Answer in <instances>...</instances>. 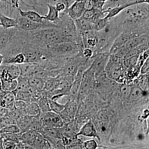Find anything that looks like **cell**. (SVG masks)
I'll use <instances>...</instances> for the list:
<instances>
[{"label": "cell", "mask_w": 149, "mask_h": 149, "mask_svg": "<svg viewBox=\"0 0 149 149\" xmlns=\"http://www.w3.org/2000/svg\"><path fill=\"white\" fill-rule=\"evenodd\" d=\"M124 17L120 13L109 19L103 29L97 32V47L94 55L100 53L109 52L113 42L122 32V24Z\"/></svg>", "instance_id": "obj_1"}, {"label": "cell", "mask_w": 149, "mask_h": 149, "mask_svg": "<svg viewBox=\"0 0 149 149\" xmlns=\"http://www.w3.org/2000/svg\"><path fill=\"white\" fill-rule=\"evenodd\" d=\"M83 49L72 42H65L47 46V58L68 57L83 52Z\"/></svg>", "instance_id": "obj_2"}, {"label": "cell", "mask_w": 149, "mask_h": 149, "mask_svg": "<svg viewBox=\"0 0 149 149\" xmlns=\"http://www.w3.org/2000/svg\"><path fill=\"white\" fill-rule=\"evenodd\" d=\"M126 71L123 59L118 58L113 55L110 54L105 68V72L108 78L113 81L121 82L124 79Z\"/></svg>", "instance_id": "obj_3"}, {"label": "cell", "mask_w": 149, "mask_h": 149, "mask_svg": "<svg viewBox=\"0 0 149 149\" xmlns=\"http://www.w3.org/2000/svg\"><path fill=\"white\" fill-rule=\"evenodd\" d=\"M16 28L24 31H33L43 28L56 27L54 23L44 20L42 23H38L22 16L19 14L16 17Z\"/></svg>", "instance_id": "obj_4"}, {"label": "cell", "mask_w": 149, "mask_h": 149, "mask_svg": "<svg viewBox=\"0 0 149 149\" xmlns=\"http://www.w3.org/2000/svg\"><path fill=\"white\" fill-rule=\"evenodd\" d=\"M109 55V52L100 53L92 57L93 61L90 68L95 73V78L105 73Z\"/></svg>", "instance_id": "obj_5"}, {"label": "cell", "mask_w": 149, "mask_h": 149, "mask_svg": "<svg viewBox=\"0 0 149 149\" xmlns=\"http://www.w3.org/2000/svg\"><path fill=\"white\" fill-rule=\"evenodd\" d=\"M39 119L42 124L43 128H61L64 125V122L59 115L52 111L42 113Z\"/></svg>", "instance_id": "obj_6"}, {"label": "cell", "mask_w": 149, "mask_h": 149, "mask_svg": "<svg viewBox=\"0 0 149 149\" xmlns=\"http://www.w3.org/2000/svg\"><path fill=\"white\" fill-rule=\"evenodd\" d=\"M65 104L64 109L58 113L63 120L64 124L72 122L74 120L78 109V104L76 101H70Z\"/></svg>", "instance_id": "obj_7"}, {"label": "cell", "mask_w": 149, "mask_h": 149, "mask_svg": "<svg viewBox=\"0 0 149 149\" xmlns=\"http://www.w3.org/2000/svg\"><path fill=\"white\" fill-rule=\"evenodd\" d=\"M56 77L58 80V85L57 89L63 95H67L74 82L75 77L58 75Z\"/></svg>", "instance_id": "obj_8"}, {"label": "cell", "mask_w": 149, "mask_h": 149, "mask_svg": "<svg viewBox=\"0 0 149 149\" xmlns=\"http://www.w3.org/2000/svg\"><path fill=\"white\" fill-rule=\"evenodd\" d=\"M81 34L84 48H90L93 50L94 52L97 47V31L89 30Z\"/></svg>", "instance_id": "obj_9"}, {"label": "cell", "mask_w": 149, "mask_h": 149, "mask_svg": "<svg viewBox=\"0 0 149 149\" xmlns=\"http://www.w3.org/2000/svg\"><path fill=\"white\" fill-rule=\"evenodd\" d=\"M83 136L87 137L97 138L100 141V138L97 133L95 126L93 121L89 120L82 126L78 133H77V137Z\"/></svg>", "instance_id": "obj_10"}, {"label": "cell", "mask_w": 149, "mask_h": 149, "mask_svg": "<svg viewBox=\"0 0 149 149\" xmlns=\"http://www.w3.org/2000/svg\"><path fill=\"white\" fill-rule=\"evenodd\" d=\"M15 96L11 92L3 91L0 93V106L9 110L15 108Z\"/></svg>", "instance_id": "obj_11"}, {"label": "cell", "mask_w": 149, "mask_h": 149, "mask_svg": "<svg viewBox=\"0 0 149 149\" xmlns=\"http://www.w3.org/2000/svg\"><path fill=\"white\" fill-rule=\"evenodd\" d=\"M136 37H137L131 32H122L115 40L109 53H111L116 49L124 46L128 41Z\"/></svg>", "instance_id": "obj_12"}, {"label": "cell", "mask_w": 149, "mask_h": 149, "mask_svg": "<svg viewBox=\"0 0 149 149\" xmlns=\"http://www.w3.org/2000/svg\"><path fill=\"white\" fill-rule=\"evenodd\" d=\"M85 10L83 2L74 1L65 10L69 16L74 20L83 16Z\"/></svg>", "instance_id": "obj_13"}, {"label": "cell", "mask_w": 149, "mask_h": 149, "mask_svg": "<svg viewBox=\"0 0 149 149\" xmlns=\"http://www.w3.org/2000/svg\"><path fill=\"white\" fill-rule=\"evenodd\" d=\"M16 28L4 29L0 27V52L4 49L13 37Z\"/></svg>", "instance_id": "obj_14"}, {"label": "cell", "mask_w": 149, "mask_h": 149, "mask_svg": "<svg viewBox=\"0 0 149 149\" xmlns=\"http://www.w3.org/2000/svg\"><path fill=\"white\" fill-rule=\"evenodd\" d=\"M38 133L31 130H28L23 133H17L19 142L28 145L32 147L33 148L32 146L33 144Z\"/></svg>", "instance_id": "obj_15"}, {"label": "cell", "mask_w": 149, "mask_h": 149, "mask_svg": "<svg viewBox=\"0 0 149 149\" xmlns=\"http://www.w3.org/2000/svg\"><path fill=\"white\" fill-rule=\"evenodd\" d=\"M93 122L95 126L97 133L99 136V135L101 134L102 136L107 137L109 135L111 129V125L107 121L98 119L96 120L95 122Z\"/></svg>", "instance_id": "obj_16"}, {"label": "cell", "mask_w": 149, "mask_h": 149, "mask_svg": "<svg viewBox=\"0 0 149 149\" xmlns=\"http://www.w3.org/2000/svg\"><path fill=\"white\" fill-rule=\"evenodd\" d=\"M24 112L25 114L39 119L42 114L39 105L36 102H30L26 103Z\"/></svg>", "instance_id": "obj_17"}, {"label": "cell", "mask_w": 149, "mask_h": 149, "mask_svg": "<svg viewBox=\"0 0 149 149\" xmlns=\"http://www.w3.org/2000/svg\"><path fill=\"white\" fill-rule=\"evenodd\" d=\"M77 31L80 34L92 30V21L83 17L74 20Z\"/></svg>", "instance_id": "obj_18"}, {"label": "cell", "mask_w": 149, "mask_h": 149, "mask_svg": "<svg viewBox=\"0 0 149 149\" xmlns=\"http://www.w3.org/2000/svg\"><path fill=\"white\" fill-rule=\"evenodd\" d=\"M45 5L48 7L49 11L47 14L42 16V18L46 21L56 23L59 19V13L56 9L55 6L48 3Z\"/></svg>", "instance_id": "obj_19"}, {"label": "cell", "mask_w": 149, "mask_h": 149, "mask_svg": "<svg viewBox=\"0 0 149 149\" xmlns=\"http://www.w3.org/2000/svg\"><path fill=\"white\" fill-rule=\"evenodd\" d=\"M107 13H104L103 10L93 7L91 9L85 10L82 17L87 19L92 20L95 19L105 17Z\"/></svg>", "instance_id": "obj_20"}, {"label": "cell", "mask_w": 149, "mask_h": 149, "mask_svg": "<svg viewBox=\"0 0 149 149\" xmlns=\"http://www.w3.org/2000/svg\"><path fill=\"white\" fill-rule=\"evenodd\" d=\"M35 117L24 115L16 120L17 125L20 129V133H23L29 130V127Z\"/></svg>", "instance_id": "obj_21"}, {"label": "cell", "mask_w": 149, "mask_h": 149, "mask_svg": "<svg viewBox=\"0 0 149 149\" xmlns=\"http://www.w3.org/2000/svg\"><path fill=\"white\" fill-rule=\"evenodd\" d=\"M18 10L20 15L29 19L32 21L38 23H42L44 21L40 13L35 11H23L19 8H18Z\"/></svg>", "instance_id": "obj_22"}, {"label": "cell", "mask_w": 149, "mask_h": 149, "mask_svg": "<svg viewBox=\"0 0 149 149\" xmlns=\"http://www.w3.org/2000/svg\"><path fill=\"white\" fill-rule=\"evenodd\" d=\"M37 63H24L17 64L20 70V75L23 77H29L32 76Z\"/></svg>", "instance_id": "obj_23"}, {"label": "cell", "mask_w": 149, "mask_h": 149, "mask_svg": "<svg viewBox=\"0 0 149 149\" xmlns=\"http://www.w3.org/2000/svg\"><path fill=\"white\" fill-rule=\"evenodd\" d=\"M32 147L33 149H52L47 139L40 133H38Z\"/></svg>", "instance_id": "obj_24"}, {"label": "cell", "mask_w": 149, "mask_h": 149, "mask_svg": "<svg viewBox=\"0 0 149 149\" xmlns=\"http://www.w3.org/2000/svg\"><path fill=\"white\" fill-rule=\"evenodd\" d=\"M44 136L45 137L61 139L63 137V131L62 128H57L54 127L44 128Z\"/></svg>", "instance_id": "obj_25"}, {"label": "cell", "mask_w": 149, "mask_h": 149, "mask_svg": "<svg viewBox=\"0 0 149 149\" xmlns=\"http://www.w3.org/2000/svg\"><path fill=\"white\" fill-rule=\"evenodd\" d=\"M136 0H107L104 3L103 10H105L113 8L115 7L127 4L134 2Z\"/></svg>", "instance_id": "obj_26"}, {"label": "cell", "mask_w": 149, "mask_h": 149, "mask_svg": "<svg viewBox=\"0 0 149 149\" xmlns=\"http://www.w3.org/2000/svg\"><path fill=\"white\" fill-rule=\"evenodd\" d=\"M28 78L30 87L39 91L42 90L47 79L36 76H30Z\"/></svg>", "instance_id": "obj_27"}, {"label": "cell", "mask_w": 149, "mask_h": 149, "mask_svg": "<svg viewBox=\"0 0 149 149\" xmlns=\"http://www.w3.org/2000/svg\"><path fill=\"white\" fill-rule=\"evenodd\" d=\"M0 22L2 27L4 29L16 27L17 22L15 19L9 17L1 13H0Z\"/></svg>", "instance_id": "obj_28"}, {"label": "cell", "mask_w": 149, "mask_h": 149, "mask_svg": "<svg viewBox=\"0 0 149 149\" xmlns=\"http://www.w3.org/2000/svg\"><path fill=\"white\" fill-rule=\"evenodd\" d=\"M145 92L139 86H132L128 100L132 102L138 101L143 97Z\"/></svg>", "instance_id": "obj_29"}, {"label": "cell", "mask_w": 149, "mask_h": 149, "mask_svg": "<svg viewBox=\"0 0 149 149\" xmlns=\"http://www.w3.org/2000/svg\"><path fill=\"white\" fill-rule=\"evenodd\" d=\"M58 80L57 77H49L46 80L42 89L44 93H49L57 88Z\"/></svg>", "instance_id": "obj_30"}, {"label": "cell", "mask_w": 149, "mask_h": 149, "mask_svg": "<svg viewBox=\"0 0 149 149\" xmlns=\"http://www.w3.org/2000/svg\"><path fill=\"white\" fill-rule=\"evenodd\" d=\"M17 85L16 89L13 91H27L29 87L28 77H23L21 75L17 79Z\"/></svg>", "instance_id": "obj_31"}, {"label": "cell", "mask_w": 149, "mask_h": 149, "mask_svg": "<svg viewBox=\"0 0 149 149\" xmlns=\"http://www.w3.org/2000/svg\"><path fill=\"white\" fill-rule=\"evenodd\" d=\"M109 19L104 17L92 20V30L97 32L102 30L106 25Z\"/></svg>", "instance_id": "obj_32"}, {"label": "cell", "mask_w": 149, "mask_h": 149, "mask_svg": "<svg viewBox=\"0 0 149 149\" xmlns=\"http://www.w3.org/2000/svg\"><path fill=\"white\" fill-rule=\"evenodd\" d=\"M42 113L51 111L50 107L49 100L45 95L41 97L37 102Z\"/></svg>", "instance_id": "obj_33"}, {"label": "cell", "mask_w": 149, "mask_h": 149, "mask_svg": "<svg viewBox=\"0 0 149 149\" xmlns=\"http://www.w3.org/2000/svg\"><path fill=\"white\" fill-rule=\"evenodd\" d=\"M15 96V100H20L26 103L32 102L31 96L29 92L27 91H13Z\"/></svg>", "instance_id": "obj_34"}, {"label": "cell", "mask_w": 149, "mask_h": 149, "mask_svg": "<svg viewBox=\"0 0 149 149\" xmlns=\"http://www.w3.org/2000/svg\"><path fill=\"white\" fill-rule=\"evenodd\" d=\"M29 130L35 131L44 136V128L42 123L38 118H35L29 127Z\"/></svg>", "instance_id": "obj_35"}, {"label": "cell", "mask_w": 149, "mask_h": 149, "mask_svg": "<svg viewBox=\"0 0 149 149\" xmlns=\"http://www.w3.org/2000/svg\"><path fill=\"white\" fill-rule=\"evenodd\" d=\"M49 100L50 107L51 111L55 112L57 113H59L64 109L65 104L60 103L58 101H56Z\"/></svg>", "instance_id": "obj_36"}, {"label": "cell", "mask_w": 149, "mask_h": 149, "mask_svg": "<svg viewBox=\"0 0 149 149\" xmlns=\"http://www.w3.org/2000/svg\"><path fill=\"white\" fill-rule=\"evenodd\" d=\"M139 55L134 56L123 60V63L127 69L133 68L137 66Z\"/></svg>", "instance_id": "obj_37"}, {"label": "cell", "mask_w": 149, "mask_h": 149, "mask_svg": "<svg viewBox=\"0 0 149 149\" xmlns=\"http://www.w3.org/2000/svg\"><path fill=\"white\" fill-rule=\"evenodd\" d=\"M20 130L18 125L15 124H10L7 125L0 130V134L3 133H19Z\"/></svg>", "instance_id": "obj_38"}, {"label": "cell", "mask_w": 149, "mask_h": 149, "mask_svg": "<svg viewBox=\"0 0 149 149\" xmlns=\"http://www.w3.org/2000/svg\"><path fill=\"white\" fill-rule=\"evenodd\" d=\"M132 86L129 85H122L120 87V93L121 97L125 100H128L131 92Z\"/></svg>", "instance_id": "obj_39"}, {"label": "cell", "mask_w": 149, "mask_h": 149, "mask_svg": "<svg viewBox=\"0 0 149 149\" xmlns=\"http://www.w3.org/2000/svg\"><path fill=\"white\" fill-rule=\"evenodd\" d=\"M149 73L146 74H141L139 79V84L140 88H142L144 91L147 90V88L149 85Z\"/></svg>", "instance_id": "obj_40"}, {"label": "cell", "mask_w": 149, "mask_h": 149, "mask_svg": "<svg viewBox=\"0 0 149 149\" xmlns=\"http://www.w3.org/2000/svg\"><path fill=\"white\" fill-rule=\"evenodd\" d=\"M83 146L86 149H96L97 148V143L95 140H90L85 141Z\"/></svg>", "instance_id": "obj_41"}, {"label": "cell", "mask_w": 149, "mask_h": 149, "mask_svg": "<svg viewBox=\"0 0 149 149\" xmlns=\"http://www.w3.org/2000/svg\"><path fill=\"white\" fill-rule=\"evenodd\" d=\"M97 118L98 120L107 121L109 117V115L105 109L102 110L98 113Z\"/></svg>", "instance_id": "obj_42"}, {"label": "cell", "mask_w": 149, "mask_h": 149, "mask_svg": "<svg viewBox=\"0 0 149 149\" xmlns=\"http://www.w3.org/2000/svg\"><path fill=\"white\" fill-rule=\"evenodd\" d=\"M149 57L146 59L144 63L142 65L140 69L141 74H146L149 73Z\"/></svg>", "instance_id": "obj_43"}, {"label": "cell", "mask_w": 149, "mask_h": 149, "mask_svg": "<svg viewBox=\"0 0 149 149\" xmlns=\"http://www.w3.org/2000/svg\"><path fill=\"white\" fill-rule=\"evenodd\" d=\"M83 55L85 58L91 59L92 58L94 55V52L92 49L90 48H86L83 49L82 52Z\"/></svg>", "instance_id": "obj_44"}, {"label": "cell", "mask_w": 149, "mask_h": 149, "mask_svg": "<svg viewBox=\"0 0 149 149\" xmlns=\"http://www.w3.org/2000/svg\"><path fill=\"white\" fill-rule=\"evenodd\" d=\"M26 104V103L22 101L15 100L14 105L15 109L24 111Z\"/></svg>", "instance_id": "obj_45"}, {"label": "cell", "mask_w": 149, "mask_h": 149, "mask_svg": "<svg viewBox=\"0 0 149 149\" xmlns=\"http://www.w3.org/2000/svg\"><path fill=\"white\" fill-rule=\"evenodd\" d=\"M55 6L56 9L59 13L66 10V6L64 3L62 2L57 3L56 4Z\"/></svg>", "instance_id": "obj_46"}, {"label": "cell", "mask_w": 149, "mask_h": 149, "mask_svg": "<svg viewBox=\"0 0 149 149\" xmlns=\"http://www.w3.org/2000/svg\"><path fill=\"white\" fill-rule=\"evenodd\" d=\"M85 9L89 10L93 7L92 0H84L83 1Z\"/></svg>", "instance_id": "obj_47"}, {"label": "cell", "mask_w": 149, "mask_h": 149, "mask_svg": "<svg viewBox=\"0 0 149 149\" xmlns=\"http://www.w3.org/2000/svg\"><path fill=\"white\" fill-rule=\"evenodd\" d=\"M21 0H12V3L17 8H19V3Z\"/></svg>", "instance_id": "obj_48"}, {"label": "cell", "mask_w": 149, "mask_h": 149, "mask_svg": "<svg viewBox=\"0 0 149 149\" xmlns=\"http://www.w3.org/2000/svg\"><path fill=\"white\" fill-rule=\"evenodd\" d=\"M3 61V56L2 54L0 53V66L2 64Z\"/></svg>", "instance_id": "obj_49"}, {"label": "cell", "mask_w": 149, "mask_h": 149, "mask_svg": "<svg viewBox=\"0 0 149 149\" xmlns=\"http://www.w3.org/2000/svg\"><path fill=\"white\" fill-rule=\"evenodd\" d=\"M74 1L83 2L84 0H74Z\"/></svg>", "instance_id": "obj_50"}, {"label": "cell", "mask_w": 149, "mask_h": 149, "mask_svg": "<svg viewBox=\"0 0 149 149\" xmlns=\"http://www.w3.org/2000/svg\"><path fill=\"white\" fill-rule=\"evenodd\" d=\"M100 1H101L102 2H106L107 0H100Z\"/></svg>", "instance_id": "obj_51"}, {"label": "cell", "mask_w": 149, "mask_h": 149, "mask_svg": "<svg viewBox=\"0 0 149 149\" xmlns=\"http://www.w3.org/2000/svg\"><path fill=\"white\" fill-rule=\"evenodd\" d=\"M1 23L0 22V27H1Z\"/></svg>", "instance_id": "obj_52"}, {"label": "cell", "mask_w": 149, "mask_h": 149, "mask_svg": "<svg viewBox=\"0 0 149 149\" xmlns=\"http://www.w3.org/2000/svg\"><path fill=\"white\" fill-rule=\"evenodd\" d=\"M0 1H1V0H0Z\"/></svg>", "instance_id": "obj_53"}]
</instances>
